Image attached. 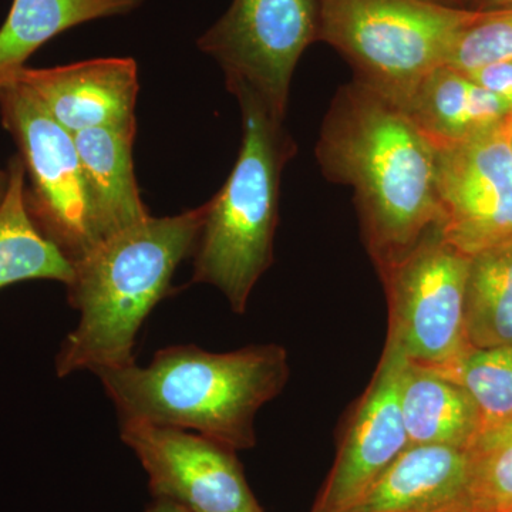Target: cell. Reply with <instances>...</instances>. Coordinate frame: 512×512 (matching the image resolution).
I'll return each instance as SVG.
<instances>
[{"label":"cell","instance_id":"obj_16","mask_svg":"<svg viewBox=\"0 0 512 512\" xmlns=\"http://www.w3.org/2000/svg\"><path fill=\"white\" fill-rule=\"evenodd\" d=\"M400 407L410 446L470 448L481 430L476 404L460 384L409 360L400 383Z\"/></svg>","mask_w":512,"mask_h":512},{"label":"cell","instance_id":"obj_6","mask_svg":"<svg viewBox=\"0 0 512 512\" xmlns=\"http://www.w3.org/2000/svg\"><path fill=\"white\" fill-rule=\"evenodd\" d=\"M0 119L25 165L30 220L74 264L99 241L73 134L18 82L0 87Z\"/></svg>","mask_w":512,"mask_h":512},{"label":"cell","instance_id":"obj_15","mask_svg":"<svg viewBox=\"0 0 512 512\" xmlns=\"http://www.w3.org/2000/svg\"><path fill=\"white\" fill-rule=\"evenodd\" d=\"M402 110L437 150L493 131L512 116L510 104L446 64L421 80Z\"/></svg>","mask_w":512,"mask_h":512},{"label":"cell","instance_id":"obj_10","mask_svg":"<svg viewBox=\"0 0 512 512\" xmlns=\"http://www.w3.org/2000/svg\"><path fill=\"white\" fill-rule=\"evenodd\" d=\"M440 234L464 255L512 237V154L505 123L437 150Z\"/></svg>","mask_w":512,"mask_h":512},{"label":"cell","instance_id":"obj_9","mask_svg":"<svg viewBox=\"0 0 512 512\" xmlns=\"http://www.w3.org/2000/svg\"><path fill=\"white\" fill-rule=\"evenodd\" d=\"M157 500L188 512H264L245 480L235 450L188 430L121 423Z\"/></svg>","mask_w":512,"mask_h":512},{"label":"cell","instance_id":"obj_8","mask_svg":"<svg viewBox=\"0 0 512 512\" xmlns=\"http://www.w3.org/2000/svg\"><path fill=\"white\" fill-rule=\"evenodd\" d=\"M318 32L319 0H232L197 45L220 64L228 90L245 87L285 119L293 72Z\"/></svg>","mask_w":512,"mask_h":512},{"label":"cell","instance_id":"obj_11","mask_svg":"<svg viewBox=\"0 0 512 512\" xmlns=\"http://www.w3.org/2000/svg\"><path fill=\"white\" fill-rule=\"evenodd\" d=\"M406 360L402 350L386 340L375 376L343 430L335 466L313 511H345L410 446L400 407Z\"/></svg>","mask_w":512,"mask_h":512},{"label":"cell","instance_id":"obj_30","mask_svg":"<svg viewBox=\"0 0 512 512\" xmlns=\"http://www.w3.org/2000/svg\"><path fill=\"white\" fill-rule=\"evenodd\" d=\"M507 512H512V507L510 508V510H508Z\"/></svg>","mask_w":512,"mask_h":512},{"label":"cell","instance_id":"obj_26","mask_svg":"<svg viewBox=\"0 0 512 512\" xmlns=\"http://www.w3.org/2000/svg\"><path fill=\"white\" fill-rule=\"evenodd\" d=\"M9 183L10 177L8 168H6V170L0 168V208H2L6 195H8Z\"/></svg>","mask_w":512,"mask_h":512},{"label":"cell","instance_id":"obj_29","mask_svg":"<svg viewBox=\"0 0 512 512\" xmlns=\"http://www.w3.org/2000/svg\"><path fill=\"white\" fill-rule=\"evenodd\" d=\"M505 133H507L508 144H510V150L512 154V116L510 119L505 121Z\"/></svg>","mask_w":512,"mask_h":512},{"label":"cell","instance_id":"obj_18","mask_svg":"<svg viewBox=\"0 0 512 512\" xmlns=\"http://www.w3.org/2000/svg\"><path fill=\"white\" fill-rule=\"evenodd\" d=\"M9 190L0 208V289L33 279H73V264L30 220L25 205L26 171L19 154L10 158Z\"/></svg>","mask_w":512,"mask_h":512},{"label":"cell","instance_id":"obj_7","mask_svg":"<svg viewBox=\"0 0 512 512\" xmlns=\"http://www.w3.org/2000/svg\"><path fill=\"white\" fill-rule=\"evenodd\" d=\"M470 256L434 228L382 274L389 303L387 340L409 362L446 370L470 348L466 286Z\"/></svg>","mask_w":512,"mask_h":512},{"label":"cell","instance_id":"obj_5","mask_svg":"<svg viewBox=\"0 0 512 512\" xmlns=\"http://www.w3.org/2000/svg\"><path fill=\"white\" fill-rule=\"evenodd\" d=\"M477 15L433 0H319L318 42L350 64L357 82L402 109Z\"/></svg>","mask_w":512,"mask_h":512},{"label":"cell","instance_id":"obj_1","mask_svg":"<svg viewBox=\"0 0 512 512\" xmlns=\"http://www.w3.org/2000/svg\"><path fill=\"white\" fill-rule=\"evenodd\" d=\"M316 160L329 181L355 192L363 242L379 274L439 228L437 148L366 84L353 79L330 101Z\"/></svg>","mask_w":512,"mask_h":512},{"label":"cell","instance_id":"obj_13","mask_svg":"<svg viewBox=\"0 0 512 512\" xmlns=\"http://www.w3.org/2000/svg\"><path fill=\"white\" fill-rule=\"evenodd\" d=\"M470 448L409 446L342 512H451L470 501Z\"/></svg>","mask_w":512,"mask_h":512},{"label":"cell","instance_id":"obj_4","mask_svg":"<svg viewBox=\"0 0 512 512\" xmlns=\"http://www.w3.org/2000/svg\"><path fill=\"white\" fill-rule=\"evenodd\" d=\"M229 92L241 107V150L227 183L205 202L192 282L214 286L232 311L244 313L256 282L274 264L279 187L296 144L285 119L258 96L245 87Z\"/></svg>","mask_w":512,"mask_h":512},{"label":"cell","instance_id":"obj_21","mask_svg":"<svg viewBox=\"0 0 512 512\" xmlns=\"http://www.w3.org/2000/svg\"><path fill=\"white\" fill-rule=\"evenodd\" d=\"M470 501L478 510L512 507V421L481 429L470 446Z\"/></svg>","mask_w":512,"mask_h":512},{"label":"cell","instance_id":"obj_12","mask_svg":"<svg viewBox=\"0 0 512 512\" xmlns=\"http://www.w3.org/2000/svg\"><path fill=\"white\" fill-rule=\"evenodd\" d=\"M15 82L28 87L69 133L137 124L140 86L137 62L131 57H104L49 69L25 67Z\"/></svg>","mask_w":512,"mask_h":512},{"label":"cell","instance_id":"obj_27","mask_svg":"<svg viewBox=\"0 0 512 512\" xmlns=\"http://www.w3.org/2000/svg\"><path fill=\"white\" fill-rule=\"evenodd\" d=\"M433 2H439L443 3V5L453 6V8L468 9V0H433Z\"/></svg>","mask_w":512,"mask_h":512},{"label":"cell","instance_id":"obj_17","mask_svg":"<svg viewBox=\"0 0 512 512\" xmlns=\"http://www.w3.org/2000/svg\"><path fill=\"white\" fill-rule=\"evenodd\" d=\"M144 0H13L0 28V87L13 83L30 56L53 37L93 20L127 15Z\"/></svg>","mask_w":512,"mask_h":512},{"label":"cell","instance_id":"obj_22","mask_svg":"<svg viewBox=\"0 0 512 512\" xmlns=\"http://www.w3.org/2000/svg\"><path fill=\"white\" fill-rule=\"evenodd\" d=\"M497 63H512V9L478 12L457 37L446 66L468 73Z\"/></svg>","mask_w":512,"mask_h":512},{"label":"cell","instance_id":"obj_23","mask_svg":"<svg viewBox=\"0 0 512 512\" xmlns=\"http://www.w3.org/2000/svg\"><path fill=\"white\" fill-rule=\"evenodd\" d=\"M466 74L478 86L512 107V63L488 64Z\"/></svg>","mask_w":512,"mask_h":512},{"label":"cell","instance_id":"obj_19","mask_svg":"<svg viewBox=\"0 0 512 512\" xmlns=\"http://www.w3.org/2000/svg\"><path fill=\"white\" fill-rule=\"evenodd\" d=\"M466 335L471 348L512 346V237L470 256Z\"/></svg>","mask_w":512,"mask_h":512},{"label":"cell","instance_id":"obj_24","mask_svg":"<svg viewBox=\"0 0 512 512\" xmlns=\"http://www.w3.org/2000/svg\"><path fill=\"white\" fill-rule=\"evenodd\" d=\"M468 9L477 12L512 9V0H468Z\"/></svg>","mask_w":512,"mask_h":512},{"label":"cell","instance_id":"obj_2","mask_svg":"<svg viewBox=\"0 0 512 512\" xmlns=\"http://www.w3.org/2000/svg\"><path fill=\"white\" fill-rule=\"evenodd\" d=\"M121 423L192 430L232 450L255 446L258 410L284 390L288 353L255 345L212 353L194 345L158 350L146 367L136 362L100 369Z\"/></svg>","mask_w":512,"mask_h":512},{"label":"cell","instance_id":"obj_20","mask_svg":"<svg viewBox=\"0 0 512 512\" xmlns=\"http://www.w3.org/2000/svg\"><path fill=\"white\" fill-rule=\"evenodd\" d=\"M440 373L466 390L480 414L481 429L512 421V346H470L453 366Z\"/></svg>","mask_w":512,"mask_h":512},{"label":"cell","instance_id":"obj_31","mask_svg":"<svg viewBox=\"0 0 512 512\" xmlns=\"http://www.w3.org/2000/svg\"><path fill=\"white\" fill-rule=\"evenodd\" d=\"M312 512H315V511H312Z\"/></svg>","mask_w":512,"mask_h":512},{"label":"cell","instance_id":"obj_28","mask_svg":"<svg viewBox=\"0 0 512 512\" xmlns=\"http://www.w3.org/2000/svg\"><path fill=\"white\" fill-rule=\"evenodd\" d=\"M451 512H491V511L478 510V508L474 507L473 504L467 503V504L461 505V507H458V508H456V510H453Z\"/></svg>","mask_w":512,"mask_h":512},{"label":"cell","instance_id":"obj_14","mask_svg":"<svg viewBox=\"0 0 512 512\" xmlns=\"http://www.w3.org/2000/svg\"><path fill=\"white\" fill-rule=\"evenodd\" d=\"M97 241L151 217L134 173L137 124L99 127L73 134Z\"/></svg>","mask_w":512,"mask_h":512},{"label":"cell","instance_id":"obj_25","mask_svg":"<svg viewBox=\"0 0 512 512\" xmlns=\"http://www.w3.org/2000/svg\"><path fill=\"white\" fill-rule=\"evenodd\" d=\"M144 512H188L185 511L180 505L171 503L167 500H157L154 498V503L148 505L147 510Z\"/></svg>","mask_w":512,"mask_h":512},{"label":"cell","instance_id":"obj_3","mask_svg":"<svg viewBox=\"0 0 512 512\" xmlns=\"http://www.w3.org/2000/svg\"><path fill=\"white\" fill-rule=\"evenodd\" d=\"M204 215L202 204L174 217H148L74 262L67 298L80 318L57 353V376L136 362L138 332L170 295L178 266L194 255Z\"/></svg>","mask_w":512,"mask_h":512}]
</instances>
